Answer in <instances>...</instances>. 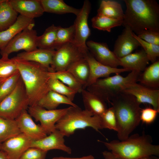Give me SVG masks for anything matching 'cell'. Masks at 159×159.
Masks as SVG:
<instances>
[{
  "mask_svg": "<svg viewBox=\"0 0 159 159\" xmlns=\"http://www.w3.org/2000/svg\"><path fill=\"white\" fill-rule=\"evenodd\" d=\"M126 9L122 25L138 35L149 29L159 32V5L155 0H124Z\"/></svg>",
  "mask_w": 159,
  "mask_h": 159,
  "instance_id": "cell-1",
  "label": "cell"
},
{
  "mask_svg": "<svg viewBox=\"0 0 159 159\" xmlns=\"http://www.w3.org/2000/svg\"><path fill=\"white\" fill-rule=\"evenodd\" d=\"M24 83L29 100V106L37 105L39 101L49 90L51 77L48 68L34 62L22 60L14 57Z\"/></svg>",
  "mask_w": 159,
  "mask_h": 159,
  "instance_id": "cell-2",
  "label": "cell"
},
{
  "mask_svg": "<svg viewBox=\"0 0 159 159\" xmlns=\"http://www.w3.org/2000/svg\"><path fill=\"white\" fill-rule=\"evenodd\" d=\"M110 103L114 110L117 123V137L120 140L127 138L140 122V105L132 95L122 92Z\"/></svg>",
  "mask_w": 159,
  "mask_h": 159,
  "instance_id": "cell-3",
  "label": "cell"
},
{
  "mask_svg": "<svg viewBox=\"0 0 159 159\" xmlns=\"http://www.w3.org/2000/svg\"><path fill=\"white\" fill-rule=\"evenodd\" d=\"M101 142L119 159H139L159 155V145L153 144L151 136L144 133L134 134L123 140Z\"/></svg>",
  "mask_w": 159,
  "mask_h": 159,
  "instance_id": "cell-4",
  "label": "cell"
},
{
  "mask_svg": "<svg viewBox=\"0 0 159 159\" xmlns=\"http://www.w3.org/2000/svg\"><path fill=\"white\" fill-rule=\"evenodd\" d=\"M55 128L64 136L69 137L78 129L92 127L97 131L103 129L100 117L82 110L78 106L68 107L66 113L55 125Z\"/></svg>",
  "mask_w": 159,
  "mask_h": 159,
  "instance_id": "cell-5",
  "label": "cell"
},
{
  "mask_svg": "<svg viewBox=\"0 0 159 159\" xmlns=\"http://www.w3.org/2000/svg\"><path fill=\"white\" fill-rule=\"evenodd\" d=\"M140 72L131 71L125 77L120 74L98 79L87 87L88 91L96 95L106 102L117 96L132 84L137 82Z\"/></svg>",
  "mask_w": 159,
  "mask_h": 159,
  "instance_id": "cell-6",
  "label": "cell"
},
{
  "mask_svg": "<svg viewBox=\"0 0 159 159\" xmlns=\"http://www.w3.org/2000/svg\"><path fill=\"white\" fill-rule=\"evenodd\" d=\"M29 106V99L20 77L12 92L0 102V117L15 120Z\"/></svg>",
  "mask_w": 159,
  "mask_h": 159,
  "instance_id": "cell-7",
  "label": "cell"
},
{
  "mask_svg": "<svg viewBox=\"0 0 159 159\" xmlns=\"http://www.w3.org/2000/svg\"><path fill=\"white\" fill-rule=\"evenodd\" d=\"M86 54L73 43L64 44L55 51L50 66L52 72L66 70Z\"/></svg>",
  "mask_w": 159,
  "mask_h": 159,
  "instance_id": "cell-8",
  "label": "cell"
},
{
  "mask_svg": "<svg viewBox=\"0 0 159 159\" xmlns=\"http://www.w3.org/2000/svg\"><path fill=\"white\" fill-rule=\"evenodd\" d=\"M34 25L29 26L12 39L0 50L1 56L9 57L12 53L20 50L27 52L37 48L38 36L37 31L33 29Z\"/></svg>",
  "mask_w": 159,
  "mask_h": 159,
  "instance_id": "cell-9",
  "label": "cell"
},
{
  "mask_svg": "<svg viewBox=\"0 0 159 159\" xmlns=\"http://www.w3.org/2000/svg\"><path fill=\"white\" fill-rule=\"evenodd\" d=\"M68 108L48 110L37 105L29 106L27 111L36 121L40 122L41 126L49 135L56 130V123L66 113Z\"/></svg>",
  "mask_w": 159,
  "mask_h": 159,
  "instance_id": "cell-10",
  "label": "cell"
},
{
  "mask_svg": "<svg viewBox=\"0 0 159 159\" xmlns=\"http://www.w3.org/2000/svg\"><path fill=\"white\" fill-rule=\"evenodd\" d=\"M91 9L90 2L88 0H85L74 23L75 34L72 43L86 54L89 52L86 45V41L90 35L88 19Z\"/></svg>",
  "mask_w": 159,
  "mask_h": 159,
  "instance_id": "cell-11",
  "label": "cell"
},
{
  "mask_svg": "<svg viewBox=\"0 0 159 159\" xmlns=\"http://www.w3.org/2000/svg\"><path fill=\"white\" fill-rule=\"evenodd\" d=\"M90 67L89 78L83 89L95 83L100 78H105L110 76L112 74L121 73L130 71L124 68H115L106 66L97 61L89 51L85 56Z\"/></svg>",
  "mask_w": 159,
  "mask_h": 159,
  "instance_id": "cell-12",
  "label": "cell"
},
{
  "mask_svg": "<svg viewBox=\"0 0 159 159\" xmlns=\"http://www.w3.org/2000/svg\"><path fill=\"white\" fill-rule=\"evenodd\" d=\"M86 45L90 53L99 62L115 68L120 66L119 59L110 49L106 43L90 40L86 42Z\"/></svg>",
  "mask_w": 159,
  "mask_h": 159,
  "instance_id": "cell-13",
  "label": "cell"
},
{
  "mask_svg": "<svg viewBox=\"0 0 159 159\" xmlns=\"http://www.w3.org/2000/svg\"><path fill=\"white\" fill-rule=\"evenodd\" d=\"M122 92L133 96L140 104L147 103L159 110V90L150 88L140 84L134 83Z\"/></svg>",
  "mask_w": 159,
  "mask_h": 159,
  "instance_id": "cell-14",
  "label": "cell"
},
{
  "mask_svg": "<svg viewBox=\"0 0 159 159\" xmlns=\"http://www.w3.org/2000/svg\"><path fill=\"white\" fill-rule=\"evenodd\" d=\"M32 140L21 133L1 143V150L5 153L8 159H19L25 151L31 147Z\"/></svg>",
  "mask_w": 159,
  "mask_h": 159,
  "instance_id": "cell-15",
  "label": "cell"
},
{
  "mask_svg": "<svg viewBox=\"0 0 159 159\" xmlns=\"http://www.w3.org/2000/svg\"><path fill=\"white\" fill-rule=\"evenodd\" d=\"M121 34L115 41L113 51L118 59L131 53L140 45L133 35V32L128 26L125 27Z\"/></svg>",
  "mask_w": 159,
  "mask_h": 159,
  "instance_id": "cell-16",
  "label": "cell"
},
{
  "mask_svg": "<svg viewBox=\"0 0 159 159\" xmlns=\"http://www.w3.org/2000/svg\"><path fill=\"white\" fill-rule=\"evenodd\" d=\"M64 137L59 130L56 129L48 135L38 140H32L31 147L37 148L47 152L57 149L70 154L72 150L65 144Z\"/></svg>",
  "mask_w": 159,
  "mask_h": 159,
  "instance_id": "cell-17",
  "label": "cell"
},
{
  "mask_svg": "<svg viewBox=\"0 0 159 159\" xmlns=\"http://www.w3.org/2000/svg\"><path fill=\"white\" fill-rule=\"evenodd\" d=\"M15 120L21 132L33 140L40 139L47 135L41 125L34 122L27 110L23 111Z\"/></svg>",
  "mask_w": 159,
  "mask_h": 159,
  "instance_id": "cell-18",
  "label": "cell"
},
{
  "mask_svg": "<svg viewBox=\"0 0 159 159\" xmlns=\"http://www.w3.org/2000/svg\"><path fill=\"white\" fill-rule=\"evenodd\" d=\"M9 2L18 13L27 18L34 19L44 12L40 0H9Z\"/></svg>",
  "mask_w": 159,
  "mask_h": 159,
  "instance_id": "cell-19",
  "label": "cell"
},
{
  "mask_svg": "<svg viewBox=\"0 0 159 159\" xmlns=\"http://www.w3.org/2000/svg\"><path fill=\"white\" fill-rule=\"evenodd\" d=\"M55 50L37 48L29 52H24L14 57L19 60L34 62L49 68Z\"/></svg>",
  "mask_w": 159,
  "mask_h": 159,
  "instance_id": "cell-20",
  "label": "cell"
},
{
  "mask_svg": "<svg viewBox=\"0 0 159 159\" xmlns=\"http://www.w3.org/2000/svg\"><path fill=\"white\" fill-rule=\"evenodd\" d=\"M120 66L130 71H143L150 61L143 49L138 50L123 57L119 59Z\"/></svg>",
  "mask_w": 159,
  "mask_h": 159,
  "instance_id": "cell-21",
  "label": "cell"
},
{
  "mask_svg": "<svg viewBox=\"0 0 159 159\" xmlns=\"http://www.w3.org/2000/svg\"><path fill=\"white\" fill-rule=\"evenodd\" d=\"M34 24V19L19 15L14 23L6 29L0 32V50L14 37L29 26Z\"/></svg>",
  "mask_w": 159,
  "mask_h": 159,
  "instance_id": "cell-22",
  "label": "cell"
},
{
  "mask_svg": "<svg viewBox=\"0 0 159 159\" xmlns=\"http://www.w3.org/2000/svg\"><path fill=\"white\" fill-rule=\"evenodd\" d=\"M85 110L100 117L107 109L106 102L96 95L83 89L81 92Z\"/></svg>",
  "mask_w": 159,
  "mask_h": 159,
  "instance_id": "cell-23",
  "label": "cell"
},
{
  "mask_svg": "<svg viewBox=\"0 0 159 159\" xmlns=\"http://www.w3.org/2000/svg\"><path fill=\"white\" fill-rule=\"evenodd\" d=\"M143 72L140 74L137 82H139L140 84L148 87L159 89V60L147 67Z\"/></svg>",
  "mask_w": 159,
  "mask_h": 159,
  "instance_id": "cell-24",
  "label": "cell"
},
{
  "mask_svg": "<svg viewBox=\"0 0 159 159\" xmlns=\"http://www.w3.org/2000/svg\"><path fill=\"white\" fill-rule=\"evenodd\" d=\"M61 104L77 106L67 97L51 90L39 101L37 105L47 110H52L56 109Z\"/></svg>",
  "mask_w": 159,
  "mask_h": 159,
  "instance_id": "cell-25",
  "label": "cell"
},
{
  "mask_svg": "<svg viewBox=\"0 0 159 159\" xmlns=\"http://www.w3.org/2000/svg\"><path fill=\"white\" fill-rule=\"evenodd\" d=\"M44 12L63 14L72 13L76 16L81 9H77L66 4L62 0H40Z\"/></svg>",
  "mask_w": 159,
  "mask_h": 159,
  "instance_id": "cell-26",
  "label": "cell"
},
{
  "mask_svg": "<svg viewBox=\"0 0 159 159\" xmlns=\"http://www.w3.org/2000/svg\"><path fill=\"white\" fill-rule=\"evenodd\" d=\"M97 12L98 14L122 21L124 16V13L121 4L113 0H102Z\"/></svg>",
  "mask_w": 159,
  "mask_h": 159,
  "instance_id": "cell-27",
  "label": "cell"
},
{
  "mask_svg": "<svg viewBox=\"0 0 159 159\" xmlns=\"http://www.w3.org/2000/svg\"><path fill=\"white\" fill-rule=\"evenodd\" d=\"M18 13L8 0H0V32L5 30L16 21Z\"/></svg>",
  "mask_w": 159,
  "mask_h": 159,
  "instance_id": "cell-28",
  "label": "cell"
},
{
  "mask_svg": "<svg viewBox=\"0 0 159 159\" xmlns=\"http://www.w3.org/2000/svg\"><path fill=\"white\" fill-rule=\"evenodd\" d=\"M66 70L71 73L83 85L84 88L90 74L89 66L85 57L75 62Z\"/></svg>",
  "mask_w": 159,
  "mask_h": 159,
  "instance_id": "cell-29",
  "label": "cell"
},
{
  "mask_svg": "<svg viewBox=\"0 0 159 159\" xmlns=\"http://www.w3.org/2000/svg\"><path fill=\"white\" fill-rule=\"evenodd\" d=\"M21 133L16 120L0 117V143Z\"/></svg>",
  "mask_w": 159,
  "mask_h": 159,
  "instance_id": "cell-30",
  "label": "cell"
},
{
  "mask_svg": "<svg viewBox=\"0 0 159 159\" xmlns=\"http://www.w3.org/2000/svg\"><path fill=\"white\" fill-rule=\"evenodd\" d=\"M49 74L50 76L58 80L77 93H81L83 89V85L67 70L50 72Z\"/></svg>",
  "mask_w": 159,
  "mask_h": 159,
  "instance_id": "cell-31",
  "label": "cell"
},
{
  "mask_svg": "<svg viewBox=\"0 0 159 159\" xmlns=\"http://www.w3.org/2000/svg\"><path fill=\"white\" fill-rule=\"evenodd\" d=\"M122 21L98 14L91 19L93 28L108 32H110L112 28L122 25Z\"/></svg>",
  "mask_w": 159,
  "mask_h": 159,
  "instance_id": "cell-32",
  "label": "cell"
},
{
  "mask_svg": "<svg viewBox=\"0 0 159 159\" xmlns=\"http://www.w3.org/2000/svg\"><path fill=\"white\" fill-rule=\"evenodd\" d=\"M75 34L74 24L68 27L63 28L58 26L53 49L57 50L64 44L69 43H72Z\"/></svg>",
  "mask_w": 159,
  "mask_h": 159,
  "instance_id": "cell-33",
  "label": "cell"
},
{
  "mask_svg": "<svg viewBox=\"0 0 159 159\" xmlns=\"http://www.w3.org/2000/svg\"><path fill=\"white\" fill-rule=\"evenodd\" d=\"M58 26L54 24L46 29L41 35L38 36L37 47L38 48L53 49L56 39Z\"/></svg>",
  "mask_w": 159,
  "mask_h": 159,
  "instance_id": "cell-34",
  "label": "cell"
},
{
  "mask_svg": "<svg viewBox=\"0 0 159 159\" xmlns=\"http://www.w3.org/2000/svg\"><path fill=\"white\" fill-rule=\"evenodd\" d=\"M50 77L49 82V90L64 96L72 101L77 92L57 79Z\"/></svg>",
  "mask_w": 159,
  "mask_h": 159,
  "instance_id": "cell-35",
  "label": "cell"
},
{
  "mask_svg": "<svg viewBox=\"0 0 159 159\" xmlns=\"http://www.w3.org/2000/svg\"><path fill=\"white\" fill-rule=\"evenodd\" d=\"M20 77L19 71L8 77L0 84V102L12 92Z\"/></svg>",
  "mask_w": 159,
  "mask_h": 159,
  "instance_id": "cell-36",
  "label": "cell"
},
{
  "mask_svg": "<svg viewBox=\"0 0 159 159\" xmlns=\"http://www.w3.org/2000/svg\"><path fill=\"white\" fill-rule=\"evenodd\" d=\"M19 70L15 60L13 58L2 56L0 59V78H8Z\"/></svg>",
  "mask_w": 159,
  "mask_h": 159,
  "instance_id": "cell-37",
  "label": "cell"
},
{
  "mask_svg": "<svg viewBox=\"0 0 159 159\" xmlns=\"http://www.w3.org/2000/svg\"><path fill=\"white\" fill-rule=\"evenodd\" d=\"M100 118L102 129H108L117 132V119L114 110L112 107L107 108Z\"/></svg>",
  "mask_w": 159,
  "mask_h": 159,
  "instance_id": "cell-38",
  "label": "cell"
},
{
  "mask_svg": "<svg viewBox=\"0 0 159 159\" xmlns=\"http://www.w3.org/2000/svg\"><path fill=\"white\" fill-rule=\"evenodd\" d=\"M133 35L143 48L150 61L153 63L157 61L159 57V45L147 42L139 38L134 33Z\"/></svg>",
  "mask_w": 159,
  "mask_h": 159,
  "instance_id": "cell-39",
  "label": "cell"
},
{
  "mask_svg": "<svg viewBox=\"0 0 159 159\" xmlns=\"http://www.w3.org/2000/svg\"><path fill=\"white\" fill-rule=\"evenodd\" d=\"M47 152L37 148L30 147L25 151L19 159H45Z\"/></svg>",
  "mask_w": 159,
  "mask_h": 159,
  "instance_id": "cell-40",
  "label": "cell"
},
{
  "mask_svg": "<svg viewBox=\"0 0 159 159\" xmlns=\"http://www.w3.org/2000/svg\"><path fill=\"white\" fill-rule=\"evenodd\" d=\"M159 110L153 108L147 107L141 109L140 118V121L147 124L153 123L155 120Z\"/></svg>",
  "mask_w": 159,
  "mask_h": 159,
  "instance_id": "cell-41",
  "label": "cell"
},
{
  "mask_svg": "<svg viewBox=\"0 0 159 159\" xmlns=\"http://www.w3.org/2000/svg\"><path fill=\"white\" fill-rule=\"evenodd\" d=\"M144 41L150 43L159 45V32L147 29L137 35Z\"/></svg>",
  "mask_w": 159,
  "mask_h": 159,
  "instance_id": "cell-42",
  "label": "cell"
},
{
  "mask_svg": "<svg viewBox=\"0 0 159 159\" xmlns=\"http://www.w3.org/2000/svg\"><path fill=\"white\" fill-rule=\"evenodd\" d=\"M102 154L104 159H119L111 151H104Z\"/></svg>",
  "mask_w": 159,
  "mask_h": 159,
  "instance_id": "cell-43",
  "label": "cell"
},
{
  "mask_svg": "<svg viewBox=\"0 0 159 159\" xmlns=\"http://www.w3.org/2000/svg\"><path fill=\"white\" fill-rule=\"evenodd\" d=\"M51 159H95L94 157L92 155H89L80 158H73L63 157H56Z\"/></svg>",
  "mask_w": 159,
  "mask_h": 159,
  "instance_id": "cell-44",
  "label": "cell"
},
{
  "mask_svg": "<svg viewBox=\"0 0 159 159\" xmlns=\"http://www.w3.org/2000/svg\"><path fill=\"white\" fill-rule=\"evenodd\" d=\"M0 159H8L5 153L1 150H0Z\"/></svg>",
  "mask_w": 159,
  "mask_h": 159,
  "instance_id": "cell-45",
  "label": "cell"
},
{
  "mask_svg": "<svg viewBox=\"0 0 159 159\" xmlns=\"http://www.w3.org/2000/svg\"><path fill=\"white\" fill-rule=\"evenodd\" d=\"M8 78H0V84Z\"/></svg>",
  "mask_w": 159,
  "mask_h": 159,
  "instance_id": "cell-46",
  "label": "cell"
},
{
  "mask_svg": "<svg viewBox=\"0 0 159 159\" xmlns=\"http://www.w3.org/2000/svg\"><path fill=\"white\" fill-rule=\"evenodd\" d=\"M149 159H158L154 156H149Z\"/></svg>",
  "mask_w": 159,
  "mask_h": 159,
  "instance_id": "cell-47",
  "label": "cell"
},
{
  "mask_svg": "<svg viewBox=\"0 0 159 159\" xmlns=\"http://www.w3.org/2000/svg\"><path fill=\"white\" fill-rule=\"evenodd\" d=\"M149 156H146L141 158L139 159H149Z\"/></svg>",
  "mask_w": 159,
  "mask_h": 159,
  "instance_id": "cell-48",
  "label": "cell"
},
{
  "mask_svg": "<svg viewBox=\"0 0 159 159\" xmlns=\"http://www.w3.org/2000/svg\"><path fill=\"white\" fill-rule=\"evenodd\" d=\"M1 143H0V150H1Z\"/></svg>",
  "mask_w": 159,
  "mask_h": 159,
  "instance_id": "cell-49",
  "label": "cell"
}]
</instances>
